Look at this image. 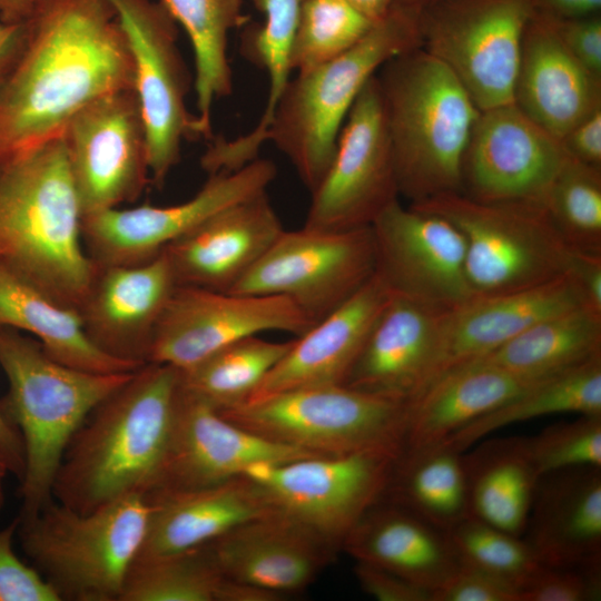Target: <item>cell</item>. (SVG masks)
I'll return each mask as SVG.
<instances>
[{
  "instance_id": "obj_1",
  "label": "cell",
  "mask_w": 601,
  "mask_h": 601,
  "mask_svg": "<svg viewBox=\"0 0 601 601\" xmlns=\"http://www.w3.org/2000/svg\"><path fill=\"white\" fill-rule=\"evenodd\" d=\"M134 87L129 43L109 0H43L0 76V161L61 135L96 98Z\"/></svg>"
},
{
  "instance_id": "obj_2",
  "label": "cell",
  "mask_w": 601,
  "mask_h": 601,
  "mask_svg": "<svg viewBox=\"0 0 601 601\" xmlns=\"http://www.w3.org/2000/svg\"><path fill=\"white\" fill-rule=\"evenodd\" d=\"M179 370L146 363L105 398L70 440L52 495L90 513L154 485L169 442Z\"/></svg>"
},
{
  "instance_id": "obj_3",
  "label": "cell",
  "mask_w": 601,
  "mask_h": 601,
  "mask_svg": "<svg viewBox=\"0 0 601 601\" xmlns=\"http://www.w3.org/2000/svg\"><path fill=\"white\" fill-rule=\"evenodd\" d=\"M0 265L79 307L95 264L62 134L0 161Z\"/></svg>"
},
{
  "instance_id": "obj_4",
  "label": "cell",
  "mask_w": 601,
  "mask_h": 601,
  "mask_svg": "<svg viewBox=\"0 0 601 601\" xmlns=\"http://www.w3.org/2000/svg\"><path fill=\"white\" fill-rule=\"evenodd\" d=\"M398 194L417 204L462 193L465 150L480 110L456 76L421 47L376 72Z\"/></svg>"
},
{
  "instance_id": "obj_5",
  "label": "cell",
  "mask_w": 601,
  "mask_h": 601,
  "mask_svg": "<svg viewBox=\"0 0 601 601\" xmlns=\"http://www.w3.org/2000/svg\"><path fill=\"white\" fill-rule=\"evenodd\" d=\"M0 366L9 385L0 407L24 446L18 489V518L23 520L53 500L55 476L73 434L135 371L92 373L70 367L51 358L33 337L9 327H0Z\"/></svg>"
},
{
  "instance_id": "obj_6",
  "label": "cell",
  "mask_w": 601,
  "mask_h": 601,
  "mask_svg": "<svg viewBox=\"0 0 601 601\" xmlns=\"http://www.w3.org/2000/svg\"><path fill=\"white\" fill-rule=\"evenodd\" d=\"M418 47L417 10L393 4L345 53L289 79L266 141L289 159L311 194L331 167L341 129L365 83L388 60Z\"/></svg>"
},
{
  "instance_id": "obj_7",
  "label": "cell",
  "mask_w": 601,
  "mask_h": 601,
  "mask_svg": "<svg viewBox=\"0 0 601 601\" xmlns=\"http://www.w3.org/2000/svg\"><path fill=\"white\" fill-rule=\"evenodd\" d=\"M144 493H131L90 513L55 499L20 520L17 535L31 565L60 601H120L149 518Z\"/></svg>"
},
{
  "instance_id": "obj_8",
  "label": "cell",
  "mask_w": 601,
  "mask_h": 601,
  "mask_svg": "<svg viewBox=\"0 0 601 601\" xmlns=\"http://www.w3.org/2000/svg\"><path fill=\"white\" fill-rule=\"evenodd\" d=\"M218 412L264 439L318 456H400L407 426L406 402L346 385L283 391Z\"/></svg>"
},
{
  "instance_id": "obj_9",
  "label": "cell",
  "mask_w": 601,
  "mask_h": 601,
  "mask_svg": "<svg viewBox=\"0 0 601 601\" xmlns=\"http://www.w3.org/2000/svg\"><path fill=\"white\" fill-rule=\"evenodd\" d=\"M410 205L459 229L472 297L520 292L564 275L570 247L542 208L485 203L462 193Z\"/></svg>"
},
{
  "instance_id": "obj_10",
  "label": "cell",
  "mask_w": 601,
  "mask_h": 601,
  "mask_svg": "<svg viewBox=\"0 0 601 601\" xmlns=\"http://www.w3.org/2000/svg\"><path fill=\"white\" fill-rule=\"evenodd\" d=\"M531 0H436L420 10L421 48L461 81L480 111L513 102Z\"/></svg>"
},
{
  "instance_id": "obj_11",
  "label": "cell",
  "mask_w": 601,
  "mask_h": 601,
  "mask_svg": "<svg viewBox=\"0 0 601 601\" xmlns=\"http://www.w3.org/2000/svg\"><path fill=\"white\" fill-rule=\"evenodd\" d=\"M376 272L371 226L283 230L230 293L283 296L314 323L356 294Z\"/></svg>"
},
{
  "instance_id": "obj_12",
  "label": "cell",
  "mask_w": 601,
  "mask_h": 601,
  "mask_svg": "<svg viewBox=\"0 0 601 601\" xmlns=\"http://www.w3.org/2000/svg\"><path fill=\"white\" fill-rule=\"evenodd\" d=\"M400 456L361 452L259 465L245 474L270 508L335 548L386 492Z\"/></svg>"
},
{
  "instance_id": "obj_13",
  "label": "cell",
  "mask_w": 601,
  "mask_h": 601,
  "mask_svg": "<svg viewBox=\"0 0 601 601\" xmlns=\"http://www.w3.org/2000/svg\"><path fill=\"white\" fill-rule=\"evenodd\" d=\"M126 33L146 127L150 183L160 188L180 160L181 142L200 139L186 106L191 78L178 48V23L162 2L109 0Z\"/></svg>"
},
{
  "instance_id": "obj_14",
  "label": "cell",
  "mask_w": 601,
  "mask_h": 601,
  "mask_svg": "<svg viewBox=\"0 0 601 601\" xmlns=\"http://www.w3.org/2000/svg\"><path fill=\"white\" fill-rule=\"evenodd\" d=\"M311 195L304 226L326 230L371 226L398 200L392 140L376 73L354 101L331 167Z\"/></svg>"
},
{
  "instance_id": "obj_15",
  "label": "cell",
  "mask_w": 601,
  "mask_h": 601,
  "mask_svg": "<svg viewBox=\"0 0 601 601\" xmlns=\"http://www.w3.org/2000/svg\"><path fill=\"white\" fill-rule=\"evenodd\" d=\"M62 137L82 217L136 200L150 181L147 132L134 89L83 106Z\"/></svg>"
},
{
  "instance_id": "obj_16",
  "label": "cell",
  "mask_w": 601,
  "mask_h": 601,
  "mask_svg": "<svg viewBox=\"0 0 601 601\" xmlns=\"http://www.w3.org/2000/svg\"><path fill=\"white\" fill-rule=\"evenodd\" d=\"M276 175L272 160L257 158L235 171L209 175L183 203L117 207L83 216L85 248L97 266L148 262L217 211L265 193Z\"/></svg>"
},
{
  "instance_id": "obj_17",
  "label": "cell",
  "mask_w": 601,
  "mask_h": 601,
  "mask_svg": "<svg viewBox=\"0 0 601 601\" xmlns=\"http://www.w3.org/2000/svg\"><path fill=\"white\" fill-rule=\"evenodd\" d=\"M314 324L283 296L177 286L155 327L147 363L184 371L240 338L272 331L298 337Z\"/></svg>"
},
{
  "instance_id": "obj_18",
  "label": "cell",
  "mask_w": 601,
  "mask_h": 601,
  "mask_svg": "<svg viewBox=\"0 0 601 601\" xmlns=\"http://www.w3.org/2000/svg\"><path fill=\"white\" fill-rule=\"evenodd\" d=\"M568 159L561 139L514 102L480 111L462 167V194L475 200L542 208Z\"/></svg>"
},
{
  "instance_id": "obj_19",
  "label": "cell",
  "mask_w": 601,
  "mask_h": 601,
  "mask_svg": "<svg viewBox=\"0 0 601 601\" xmlns=\"http://www.w3.org/2000/svg\"><path fill=\"white\" fill-rule=\"evenodd\" d=\"M371 228L375 273L390 293L442 311L472 297L464 239L447 219L396 200Z\"/></svg>"
},
{
  "instance_id": "obj_20",
  "label": "cell",
  "mask_w": 601,
  "mask_h": 601,
  "mask_svg": "<svg viewBox=\"0 0 601 601\" xmlns=\"http://www.w3.org/2000/svg\"><path fill=\"white\" fill-rule=\"evenodd\" d=\"M311 456L318 455L269 441L230 422L179 383L168 446L148 492L209 486L254 466Z\"/></svg>"
},
{
  "instance_id": "obj_21",
  "label": "cell",
  "mask_w": 601,
  "mask_h": 601,
  "mask_svg": "<svg viewBox=\"0 0 601 601\" xmlns=\"http://www.w3.org/2000/svg\"><path fill=\"white\" fill-rule=\"evenodd\" d=\"M177 286L162 253L135 265H95L78 307L87 334L110 356L146 364L155 327Z\"/></svg>"
},
{
  "instance_id": "obj_22",
  "label": "cell",
  "mask_w": 601,
  "mask_h": 601,
  "mask_svg": "<svg viewBox=\"0 0 601 601\" xmlns=\"http://www.w3.org/2000/svg\"><path fill=\"white\" fill-rule=\"evenodd\" d=\"M283 230L265 191L211 215L162 254L178 286L230 292Z\"/></svg>"
},
{
  "instance_id": "obj_23",
  "label": "cell",
  "mask_w": 601,
  "mask_h": 601,
  "mask_svg": "<svg viewBox=\"0 0 601 601\" xmlns=\"http://www.w3.org/2000/svg\"><path fill=\"white\" fill-rule=\"evenodd\" d=\"M577 307H583L580 295L564 274L520 292L473 296L445 311L423 388L446 372L492 353L535 323Z\"/></svg>"
},
{
  "instance_id": "obj_24",
  "label": "cell",
  "mask_w": 601,
  "mask_h": 601,
  "mask_svg": "<svg viewBox=\"0 0 601 601\" xmlns=\"http://www.w3.org/2000/svg\"><path fill=\"white\" fill-rule=\"evenodd\" d=\"M206 546L224 578L284 597L306 589L336 549L278 512L246 521Z\"/></svg>"
},
{
  "instance_id": "obj_25",
  "label": "cell",
  "mask_w": 601,
  "mask_h": 601,
  "mask_svg": "<svg viewBox=\"0 0 601 601\" xmlns=\"http://www.w3.org/2000/svg\"><path fill=\"white\" fill-rule=\"evenodd\" d=\"M513 102L559 139L601 106V78L571 55L551 16L533 11L525 27Z\"/></svg>"
},
{
  "instance_id": "obj_26",
  "label": "cell",
  "mask_w": 601,
  "mask_h": 601,
  "mask_svg": "<svg viewBox=\"0 0 601 601\" xmlns=\"http://www.w3.org/2000/svg\"><path fill=\"white\" fill-rule=\"evenodd\" d=\"M388 298L375 273L347 302L293 339L248 401L295 388L345 385Z\"/></svg>"
},
{
  "instance_id": "obj_27",
  "label": "cell",
  "mask_w": 601,
  "mask_h": 601,
  "mask_svg": "<svg viewBox=\"0 0 601 601\" xmlns=\"http://www.w3.org/2000/svg\"><path fill=\"white\" fill-rule=\"evenodd\" d=\"M445 311L390 293L345 385L407 402L424 387Z\"/></svg>"
},
{
  "instance_id": "obj_28",
  "label": "cell",
  "mask_w": 601,
  "mask_h": 601,
  "mask_svg": "<svg viewBox=\"0 0 601 601\" xmlns=\"http://www.w3.org/2000/svg\"><path fill=\"white\" fill-rule=\"evenodd\" d=\"M525 530L526 543L544 566H601V466L543 475Z\"/></svg>"
},
{
  "instance_id": "obj_29",
  "label": "cell",
  "mask_w": 601,
  "mask_h": 601,
  "mask_svg": "<svg viewBox=\"0 0 601 601\" xmlns=\"http://www.w3.org/2000/svg\"><path fill=\"white\" fill-rule=\"evenodd\" d=\"M145 495L150 511L135 561L198 548L246 521L275 512L246 475L209 486L158 490Z\"/></svg>"
},
{
  "instance_id": "obj_30",
  "label": "cell",
  "mask_w": 601,
  "mask_h": 601,
  "mask_svg": "<svg viewBox=\"0 0 601 601\" xmlns=\"http://www.w3.org/2000/svg\"><path fill=\"white\" fill-rule=\"evenodd\" d=\"M342 548L356 562L392 572L431 592L460 568L446 533L395 503L372 506Z\"/></svg>"
},
{
  "instance_id": "obj_31",
  "label": "cell",
  "mask_w": 601,
  "mask_h": 601,
  "mask_svg": "<svg viewBox=\"0 0 601 601\" xmlns=\"http://www.w3.org/2000/svg\"><path fill=\"white\" fill-rule=\"evenodd\" d=\"M534 384L482 361L446 372L406 402L402 454L440 445L470 422Z\"/></svg>"
},
{
  "instance_id": "obj_32",
  "label": "cell",
  "mask_w": 601,
  "mask_h": 601,
  "mask_svg": "<svg viewBox=\"0 0 601 601\" xmlns=\"http://www.w3.org/2000/svg\"><path fill=\"white\" fill-rule=\"evenodd\" d=\"M0 327L26 332L57 362L92 373L132 372L142 365L101 351L77 307L67 305L0 265Z\"/></svg>"
},
{
  "instance_id": "obj_33",
  "label": "cell",
  "mask_w": 601,
  "mask_h": 601,
  "mask_svg": "<svg viewBox=\"0 0 601 601\" xmlns=\"http://www.w3.org/2000/svg\"><path fill=\"white\" fill-rule=\"evenodd\" d=\"M263 13L262 23L250 24L243 35L246 59L268 76L266 106L254 129L235 139L213 138L200 157V167L210 174L235 171L258 158L276 104L290 79V49L303 0H253Z\"/></svg>"
},
{
  "instance_id": "obj_34",
  "label": "cell",
  "mask_w": 601,
  "mask_h": 601,
  "mask_svg": "<svg viewBox=\"0 0 601 601\" xmlns=\"http://www.w3.org/2000/svg\"><path fill=\"white\" fill-rule=\"evenodd\" d=\"M463 457L471 515L520 536L541 479L525 437L494 439Z\"/></svg>"
},
{
  "instance_id": "obj_35",
  "label": "cell",
  "mask_w": 601,
  "mask_h": 601,
  "mask_svg": "<svg viewBox=\"0 0 601 601\" xmlns=\"http://www.w3.org/2000/svg\"><path fill=\"white\" fill-rule=\"evenodd\" d=\"M601 356V315L577 307L544 318L476 359L536 383Z\"/></svg>"
},
{
  "instance_id": "obj_36",
  "label": "cell",
  "mask_w": 601,
  "mask_h": 601,
  "mask_svg": "<svg viewBox=\"0 0 601 601\" xmlns=\"http://www.w3.org/2000/svg\"><path fill=\"white\" fill-rule=\"evenodd\" d=\"M186 31L195 59L196 119L200 139H213L216 99L233 92L227 56L229 32L248 23L243 0H160Z\"/></svg>"
},
{
  "instance_id": "obj_37",
  "label": "cell",
  "mask_w": 601,
  "mask_h": 601,
  "mask_svg": "<svg viewBox=\"0 0 601 601\" xmlns=\"http://www.w3.org/2000/svg\"><path fill=\"white\" fill-rule=\"evenodd\" d=\"M463 453L437 445L401 454L387 486L393 503L444 532L470 516Z\"/></svg>"
},
{
  "instance_id": "obj_38",
  "label": "cell",
  "mask_w": 601,
  "mask_h": 601,
  "mask_svg": "<svg viewBox=\"0 0 601 601\" xmlns=\"http://www.w3.org/2000/svg\"><path fill=\"white\" fill-rule=\"evenodd\" d=\"M562 413L601 415V356L535 383L511 401L470 422L440 445L464 452L504 426Z\"/></svg>"
},
{
  "instance_id": "obj_39",
  "label": "cell",
  "mask_w": 601,
  "mask_h": 601,
  "mask_svg": "<svg viewBox=\"0 0 601 601\" xmlns=\"http://www.w3.org/2000/svg\"><path fill=\"white\" fill-rule=\"evenodd\" d=\"M292 344L293 339L272 342L259 335L240 338L179 371L180 386L217 411L240 405L250 398Z\"/></svg>"
},
{
  "instance_id": "obj_40",
  "label": "cell",
  "mask_w": 601,
  "mask_h": 601,
  "mask_svg": "<svg viewBox=\"0 0 601 601\" xmlns=\"http://www.w3.org/2000/svg\"><path fill=\"white\" fill-rule=\"evenodd\" d=\"M225 581L204 544L134 561L120 601H220Z\"/></svg>"
},
{
  "instance_id": "obj_41",
  "label": "cell",
  "mask_w": 601,
  "mask_h": 601,
  "mask_svg": "<svg viewBox=\"0 0 601 601\" xmlns=\"http://www.w3.org/2000/svg\"><path fill=\"white\" fill-rule=\"evenodd\" d=\"M565 245L601 254V168L568 156L543 207Z\"/></svg>"
},
{
  "instance_id": "obj_42",
  "label": "cell",
  "mask_w": 601,
  "mask_h": 601,
  "mask_svg": "<svg viewBox=\"0 0 601 601\" xmlns=\"http://www.w3.org/2000/svg\"><path fill=\"white\" fill-rule=\"evenodd\" d=\"M445 533L460 566L487 574L520 593L544 566L525 540L472 515Z\"/></svg>"
},
{
  "instance_id": "obj_43",
  "label": "cell",
  "mask_w": 601,
  "mask_h": 601,
  "mask_svg": "<svg viewBox=\"0 0 601 601\" xmlns=\"http://www.w3.org/2000/svg\"><path fill=\"white\" fill-rule=\"evenodd\" d=\"M374 24L344 0H303L290 49V70L307 72L355 46Z\"/></svg>"
},
{
  "instance_id": "obj_44",
  "label": "cell",
  "mask_w": 601,
  "mask_h": 601,
  "mask_svg": "<svg viewBox=\"0 0 601 601\" xmlns=\"http://www.w3.org/2000/svg\"><path fill=\"white\" fill-rule=\"evenodd\" d=\"M525 441L540 477L571 467L601 466V415H579Z\"/></svg>"
},
{
  "instance_id": "obj_45",
  "label": "cell",
  "mask_w": 601,
  "mask_h": 601,
  "mask_svg": "<svg viewBox=\"0 0 601 601\" xmlns=\"http://www.w3.org/2000/svg\"><path fill=\"white\" fill-rule=\"evenodd\" d=\"M521 601H592L601 595V566H543L522 589Z\"/></svg>"
},
{
  "instance_id": "obj_46",
  "label": "cell",
  "mask_w": 601,
  "mask_h": 601,
  "mask_svg": "<svg viewBox=\"0 0 601 601\" xmlns=\"http://www.w3.org/2000/svg\"><path fill=\"white\" fill-rule=\"evenodd\" d=\"M18 516L0 529V601H60L45 578L13 548Z\"/></svg>"
},
{
  "instance_id": "obj_47",
  "label": "cell",
  "mask_w": 601,
  "mask_h": 601,
  "mask_svg": "<svg viewBox=\"0 0 601 601\" xmlns=\"http://www.w3.org/2000/svg\"><path fill=\"white\" fill-rule=\"evenodd\" d=\"M431 601H521L520 591L479 571L460 566L440 588Z\"/></svg>"
},
{
  "instance_id": "obj_48",
  "label": "cell",
  "mask_w": 601,
  "mask_h": 601,
  "mask_svg": "<svg viewBox=\"0 0 601 601\" xmlns=\"http://www.w3.org/2000/svg\"><path fill=\"white\" fill-rule=\"evenodd\" d=\"M553 21L571 55L588 71L601 78V13L569 19L553 18Z\"/></svg>"
},
{
  "instance_id": "obj_49",
  "label": "cell",
  "mask_w": 601,
  "mask_h": 601,
  "mask_svg": "<svg viewBox=\"0 0 601 601\" xmlns=\"http://www.w3.org/2000/svg\"><path fill=\"white\" fill-rule=\"evenodd\" d=\"M362 590L378 601H431L432 592L386 570L356 562Z\"/></svg>"
},
{
  "instance_id": "obj_50",
  "label": "cell",
  "mask_w": 601,
  "mask_h": 601,
  "mask_svg": "<svg viewBox=\"0 0 601 601\" xmlns=\"http://www.w3.org/2000/svg\"><path fill=\"white\" fill-rule=\"evenodd\" d=\"M564 274L579 293L582 306L601 315V254L570 248Z\"/></svg>"
},
{
  "instance_id": "obj_51",
  "label": "cell",
  "mask_w": 601,
  "mask_h": 601,
  "mask_svg": "<svg viewBox=\"0 0 601 601\" xmlns=\"http://www.w3.org/2000/svg\"><path fill=\"white\" fill-rule=\"evenodd\" d=\"M561 141L570 158L601 168V106L578 122Z\"/></svg>"
},
{
  "instance_id": "obj_52",
  "label": "cell",
  "mask_w": 601,
  "mask_h": 601,
  "mask_svg": "<svg viewBox=\"0 0 601 601\" xmlns=\"http://www.w3.org/2000/svg\"><path fill=\"white\" fill-rule=\"evenodd\" d=\"M0 455L6 462L9 473L13 474L18 482L21 481L24 466V446L18 428L10 423L0 407Z\"/></svg>"
},
{
  "instance_id": "obj_53",
  "label": "cell",
  "mask_w": 601,
  "mask_h": 601,
  "mask_svg": "<svg viewBox=\"0 0 601 601\" xmlns=\"http://www.w3.org/2000/svg\"><path fill=\"white\" fill-rule=\"evenodd\" d=\"M534 11L558 19L601 13V0H531Z\"/></svg>"
},
{
  "instance_id": "obj_54",
  "label": "cell",
  "mask_w": 601,
  "mask_h": 601,
  "mask_svg": "<svg viewBox=\"0 0 601 601\" xmlns=\"http://www.w3.org/2000/svg\"><path fill=\"white\" fill-rule=\"evenodd\" d=\"M43 0H0V21L8 26H22Z\"/></svg>"
},
{
  "instance_id": "obj_55",
  "label": "cell",
  "mask_w": 601,
  "mask_h": 601,
  "mask_svg": "<svg viewBox=\"0 0 601 601\" xmlns=\"http://www.w3.org/2000/svg\"><path fill=\"white\" fill-rule=\"evenodd\" d=\"M23 35L22 26H8L0 21V76L14 58Z\"/></svg>"
},
{
  "instance_id": "obj_56",
  "label": "cell",
  "mask_w": 601,
  "mask_h": 601,
  "mask_svg": "<svg viewBox=\"0 0 601 601\" xmlns=\"http://www.w3.org/2000/svg\"><path fill=\"white\" fill-rule=\"evenodd\" d=\"M372 22L382 19L392 8L394 0H344Z\"/></svg>"
},
{
  "instance_id": "obj_57",
  "label": "cell",
  "mask_w": 601,
  "mask_h": 601,
  "mask_svg": "<svg viewBox=\"0 0 601 601\" xmlns=\"http://www.w3.org/2000/svg\"><path fill=\"white\" fill-rule=\"evenodd\" d=\"M9 473L8 466L0 455V512L4 506L6 495H4V480Z\"/></svg>"
},
{
  "instance_id": "obj_58",
  "label": "cell",
  "mask_w": 601,
  "mask_h": 601,
  "mask_svg": "<svg viewBox=\"0 0 601 601\" xmlns=\"http://www.w3.org/2000/svg\"><path fill=\"white\" fill-rule=\"evenodd\" d=\"M436 0H394L393 4L403 6L414 10H420L421 8L434 2Z\"/></svg>"
}]
</instances>
